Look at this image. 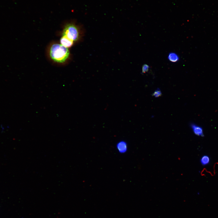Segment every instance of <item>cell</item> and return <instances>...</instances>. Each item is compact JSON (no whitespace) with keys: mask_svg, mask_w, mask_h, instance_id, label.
<instances>
[{"mask_svg":"<svg viewBox=\"0 0 218 218\" xmlns=\"http://www.w3.org/2000/svg\"><path fill=\"white\" fill-rule=\"evenodd\" d=\"M168 59L171 62H175L179 61V57L176 53L170 52L168 55Z\"/></svg>","mask_w":218,"mask_h":218,"instance_id":"7","label":"cell"},{"mask_svg":"<svg viewBox=\"0 0 218 218\" xmlns=\"http://www.w3.org/2000/svg\"><path fill=\"white\" fill-rule=\"evenodd\" d=\"M81 31L79 26L74 23H68L64 25L62 36L74 43L80 39L82 35Z\"/></svg>","mask_w":218,"mask_h":218,"instance_id":"2","label":"cell"},{"mask_svg":"<svg viewBox=\"0 0 218 218\" xmlns=\"http://www.w3.org/2000/svg\"><path fill=\"white\" fill-rule=\"evenodd\" d=\"M190 126L195 135L200 137L204 136L203 129L201 127L193 123H191Z\"/></svg>","mask_w":218,"mask_h":218,"instance_id":"3","label":"cell"},{"mask_svg":"<svg viewBox=\"0 0 218 218\" xmlns=\"http://www.w3.org/2000/svg\"><path fill=\"white\" fill-rule=\"evenodd\" d=\"M210 161V159L209 156L206 155H203L200 159V163L203 166H206L208 165Z\"/></svg>","mask_w":218,"mask_h":218,"instance_id":"6","label":"cell"},{"mask_svg":"<svg viewBox=\"0 0 218 218\" xmlns=\"http://www.w3.org/2000/svg\"><path fill=\"white\" fill-rule=\"evenodd\" d=\"M162 95V92L159 88H157L152 94V96L155 97H158Z\"/></svg>","mask_w":218,"mask_h":218,"instance_id":"8","label":"cell"},{"mask_svg":"<svg viewBox=\"0 0 218 218\" xmlns=\"http://www.w3.org/2000/svg\"><path fill=\"white\" fill-rule=\"evenodd\" d=\"M74 43L73 41L63 36L61 37L60 39V43L68 48L72 46Z\"/></svg>","mask_w":218,"mask_h":218,"instance_id":"5","label":"cell"},{"mask_svg":"<svg viewBox=\"0 0 218 218\" xmlns=\"http://www.w3.org/2000/svg\"><path fill=\"white\" fill-rule=\"evenodd\" d=\"M149 66L147 64H144L142 67V73H145L147 72L149 68Z\"/></svg>","mask_w":218,"mask_h":218,"instance_id":"9","label":"cell"},{"mask_svg":"<svg viewBox=\"0 0 218 218\" xmlns=\"http://www.w3.org/2000/svg\"><path fill=\"white\" fill-rule=\"evenodd\" d=\"M49 54L51 59L54 62L63 63L68 60L70 52L68 48L60 43H54L50 47Z\"/></svg>","mask_w":218,"mask_h":218,"instance_id":"1","label":"cell"},{"mask_svg":"<svg viewBox=\"0 0 218 218\" xmlns=\"http://www.w3.org/2000/svg\"><path fill=\"white\" fill-rule=\"evenodd\" d=\"M116 148L119 153L121 154L125 153L127 150V144L124 141H121L117 144Z\"/></svg>","mask_w":218,"mask_h":218,"instance_id":"4","label":"cell"}]
</instances>
